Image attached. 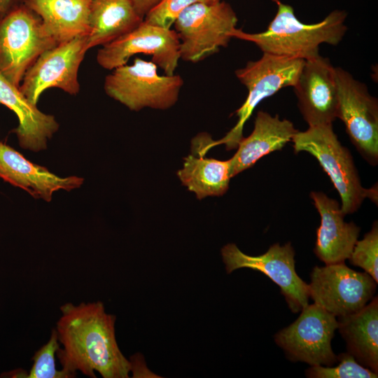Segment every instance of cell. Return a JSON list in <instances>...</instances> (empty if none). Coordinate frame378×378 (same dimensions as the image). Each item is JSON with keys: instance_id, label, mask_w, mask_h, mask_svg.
<instances>
[{"instance_id": "cell-1", "label": "cell", "mask_w": 378, "mask_h": 378, "mask_svg": "<svg viewBox=\"0 0 378 378\" xmlns=\"http://www.w3.org/2000/svg\"><path fill=\"white\" fill-rule=\"evenodd\" d=\"M59 309L55 329L62 347L56 356L62 370L71 378L77 371L91 378L95 371L104 378L129 377L132 364L118 345L115 316L106 313L102 302H66Z\"/></svg>"}, {"instance_id": "cell-2", "label": "cell", "mask_w": 378, "mask_h": 378, "mask_svg": "<svg viewBox=\"0 0 378 378\" xmlns=\"http://www.w3.org/2000/svg\"><path fill=\"white\" fill-rule=\"evenodd\" d=\"M273 1L277 12L265 31L246 33L236 28L232 38L253 43L265 53L306 60L320 55L322 43L337 46L347 31L344 10H334L319 22L305 24L296 18L291 6Z\"/></svg>"}, {"instance_id": "cell-3", "label": "cell", "mask_w": 378, "mask_h": 378, "mask_svg": "<svg viewBox=\"0 0 378 378\" xmlns=\"http://www.w3.org/2000/svg\"><path fill=\"white\" fill-rule=\"evenodd\" d=\"M292 141L295 153H310L329 176L340 194V207L344 215L356 211L366 197L377 200V188L366 189L362 186L353 158L338 140L332 125L298 131Z\"/></svg>"}, {"instance_id": "cell-4", "label": "cell", "mask_w": 378, "mask_h": 378, "mask_svg": "<svg viewBox=\"0 0 378 378\" xmlns=\"http://www.w3.org/2000/svg\"><path fill=\"white\" fill-rule=\"evenodd\" d=\"M304 61L263 52L259 59L249 61L244 67L237 69L235 76L246 88L248 95L234 112L238 118L235 125L222 139L215 141L211 138L206 145V150L209 151L220 144H225L227 150L237 148L244 137V126L256 106L281 89L293 87Z\"/></svg>"}, {"instance_id": "cell-5", "label": "cell", "mask_w": 378, "mask_h": 378, "mask_svg": "<svg viewBox=\"0 0 378 378\" xmlns=\"http://www.w3.org/2000/svg\"><path fill=\"white\" fill-rule=\"evenodd\" d=\"M157 68L152 61L136 58L131 65L111 70L104 79V91L131 111L167 109L178 101L184 82L179 75H160Z\"/></svg>"}, {"instance_id": "cell-6", "label": "cell", "mask_w": 378, "mask_h": 378, "mask_svg": "<svg viewBox=\"0 0 378 378\" xmlns=\"http://www.w3.org/2000/svg\"><path fill=\"white\" fill-rule=\"evenodd\" d=\"M238 18L225 1L196 3L183 10L174 25L180 43V57L198 62L227 46Z\"/></svg>"}, {"instance_id": "cell-7", "label": "cell", "mask_w": 378, "mask_h": 378, "mask_svg": "<svg viewBox=\"0 0 378 378\" xmlns=\"http://www.w3.org/2000/svg\"><path fill=\"white\" fill-rule=\"evenodd\" d=\"M56 46L41 18L24 4L0 19V72L18 87L38 57Z\"/></svg>"}, {"instance_id": "cell-8", "label": "cell", "mask_w": 378, "mask_h": 378, "mask_svg": "<svg viewBox=\"0 0 378 378\" xmlns=\"http://www.w3.org/2000/svg\"><path fill=\"white\" fill-rule=\"evenodd\" d=\"M300 312L293 323L275 334L276 344L293 362L332 366L337 361L331 346L338 327L336 316L314 303Z\"/></svg>"}, {"instance_id": "cell-9", "label": "cell", "mask_w": 378, "mask_h": 378, "mask_svg": "<svg viewBox=\"0 0 378 378\" xmlns=\"http://www.w3.org/2000/svg\"><path fill=\"white\" fill-rule=\"evenodd\" d=\"M338 115L352 144L372 165L378 162V102L363 83L335 67Z\"/></svg>"}, {"instance_id": "cell-10", "label": "cell", "mask_w": 378, "mask_h": 378, "mask_svg": "<svg viewBox=\"0 0 378 378\" xmlns=\"http://www.w3.org/2000/svg\"><path fill=\"white\" fill-rule=\"evenodd\" d=\"M310 278L309 298L336 317L363 308L373 298L377 284L365 272L355 271L344 262L315 266Z\"/></svg>"}, {"instance_id": "cell-11", "label": "cell", "mask_w": 378, "mask_h": 378, "mask_svg": "<svg viewBox=\"0 0 378 378\" xmlns=\"http://www.w3.org/2000/svg\"><path fill=\"white\" fill-rule=\"evenodd\" d=\"M227 274L241 268L262 272L279 288L290 311L295 314L309 304L308 284L295 271V251L290 242L281 246L272 244L263 254H245L234 244H227L221 249Z\"/></svg>"}, {"instance_id": "cell-12", "label": "cell", "mask_w": 378, "mask_h": 378, "mask_svg": "<svg viewBox=\"0 0 378 378\" xmlns=\"http://www.w3.org/2000/svg\"><path fill=\"white\" fill-rule=\"evenodd\" d=\"M88 50L85 35L46 50L26 71L20 90L36 105L41 94L49 88L77 94L80 91L78 69Z\"/></svg>"}, {"instance_id": "cell-13", "label": "cell", "mask_w": 378, "mask_h": 378, "mask_svg": "<svg viewBox=\"0 0 378 378\" xmlns=\"http://www.w3.org/2000/svg\"><path fill=\"white\" fill-rule=\"evenodd\" d=\"M180 43L175 30L143 22L131 31L107 43L97 51V62L102 68L113 70L126 64L139 53L151 55L152 62L165 75L172 76L180 57Z\"/></svg>"}, {"instance_id": "cell-14", "label": "cell", "mask_w": 378, "mask_h": 378, "mask_svg": "<svg viewBox=\"0 0 378 378\" xmlns=\"http://www.w3.org/2000/svg\"><path fill=\"white\" fill-rule=\"evenodd\" d=\"M334 69L330 59L320 55L306 59L293 87L300 111L309 127L332 125L337 118Z\"/></svg>"}, {"instance_id": "cell-15", "label": "cell", "mask_w": 378, "mask_h": 378, "mask_svg": "<svg viewBox=\"0 0 378 378\" xmlns=\"http://www.w3.org/2000/svg\"><path fill=\"white\" fill-rule=\"evenodd\" d=\"M310 197L321 216L314 253L326 265L344 262L358 240L360 227L354 222L344 221L345 215L337 200L322 192L313 191Z\"/></svg>"}, {"instance_id": "cell-16", "label": "cell", "mask_w": 378, "mask_h": 378, "mask_svg": "<svg viewBox=\"0 0 378 378\" xmlns=\"http://www.w3.org/2000/svg\"><path fill=\"white\" fill-rule=\"evenodd\" d=\"M0 177L27 191L36 199L50 202L55 192L80 188L81 177H60L44 167L26 159L20 153L0 141Z\"/></svg>"}, {"instance_id": "cell-17", "label": "cell", "mask_w": 378, "mask_h": 378, "mask_svg": "<svg viewBox=\"0 0 378 378\" xmlns=\"http://www.w3.org/2000/svg\"><path fill=\"white\" fill-rule=\"evenodd\" d=\"M0 104L17 115L19 125L13 130L20 147L38 152L47 148L48 141L59 125L52 115L41 111L16 86L0 72Z\"/></svg>"}, {"instance_id": "cell-18", "label": "cell", "mask_w": 378, "mask_h": 378, "mask_svg": "<svg viewBox=\"0 0 378 378\" xmlns=\"http://www.w3.org/2000/svg\"><path fill=\"white\" fill-rule=\"evenodd\" d=\"M292 122L259 111L251 134L240 141L230 158L232 178L251 167L262 157L281 150L298 132Z\"/></svg>"}, {"instance_id": "cell-19", "label": "cell", "mask_w": 378, "mask_h": 378, "mask_svg": "<svg viewBox=\"0 0 378 378\" xmlns=\"http://www.w3.org/2000/svg\"><path fill=\"white\" fill-rule=\"evenodd\" d=\"M337 330L347 352L361 365L378 372V298L358 311L339 316Z\"/></svg>"}, {"instance_id": "cell-20", "label": "cell", "mask_w": 378, "mask_h": 378, "mask_svg": "<svg viewBox=\"0 0 378 378\" xmlns=\"http://www.w3.org/2000/svg\"><path fill=\"white\" fill-rule=\"evenodd\" d=\"M91 0H24L57 44L88 35Z\"/></svg>"}, {"instance_id": "cell-21", "label": "cell", "mask_w": 378, "mask_h": 378, "mask_svg": "<svg viewBox=\"0 0 378 378\" xmlns=\"http://www.w3.org/2000/svg\"><path fill=\"white\" fill-rule=\"evenodd\" d=\"M143 20L131 0H91L88 49L113 41L135 29Z\"/></svg>"}, {"instance_id": "cell-22", "label": "cell", "mask_w": 378, "mask_h": 378, "mask_svg": "<svg viewBox=\"0 0 378 378\" xmlns=\"http://www.w3.org/2000/svg\"><path fill=\"white\" fill-rule=\"evenodd\" d=\"M183 160V168L177 172V176L198 200L221 196L227 192L232 178L230 159L219 160L192 153Z\"/></svg>"}, {"instance_id": "cell-23", "label": "cell", "mask_w": 378, "mask_h": 378, "mask_svg": "<svg viewBox=\"0 0 378 378\" xmlns=\"http://www.w3.org/2000/svg\"><path fill=\"white\" fill-rule=\"evenodd\" d=\"M336 367L314 365L307 369L309 378H377V374L359 364L349 352L337 356Z\"/></svg>"}, {"instance_id": "cell-24", "label": "cell", "mask_w": 378, "mask_h": 378, "mask_svg": "<svg viewBox=\"0 0 378 378\" xmlns=\"http://www.w3.org/2000/svg\"><path fill=\"white\" fill-rule=\"evenodd\" d=\"M349 262L359 267L378 282V225L374 222L372 229L361 240H357L348 258Z\"/></svg>"}, {"instance_id": "cell-25", "label": "cell", "mask_w": 378, "mask_h": 378, "mask_svg": "<svg viewBox=\"0 0 378 378\" xmlns=\"http://www.w3.org/2000/svg\"><path fill=\"white\" fill-rule=\"evenodd\" d=\"M59 347L57 330L53 328L48 342L33 356L34 363L27 378H71L66 372L56 368L55 356Z\"/></svg>"}, {"instance_id": "cell-26", "label": "cell", "mask_w": 378, "mask_h": 378, "mask_svg": "<svg viewBox=\"0 0 378 378\" xmlns=\"http://www.w3.org/2000/svg\"><path fill=\"white\" fill-rule=\"evenodd\" d=\"M215 0H161L144 18L148 24L171 29L180 13L196 3H212Z\"/></svg>"}, {"instance_id": "cell-27", "label": "cell", "mask_w": 378, "mask_h": 378, "mask_svg": "<svg viewBox=\"0 0 378 378\" xmlns=\"http://www.w3.org/2000/svg\"><path fill=\"white\" fill-rule=\"evenodd\" d=\"M161 0H131L138 15L144 18L145 15Z\"/></svg>"}, {"instance_id": "cell-28", "label": "cell", "mask_w": 378, "mask_h": 378, "mask_svg": "<svg viewBox=\"0 0 378 378\" xmlns=\"http://www.w3.org/2000/svg\"><path fill=\"white\" fill-rule=\"evenodd\" d=\"M24 0H0V19L10 10L23 4Z\"/></svg>"}, {"instance_id": "cell-29", "label": "cell", "mask_w": 378, "mask_h": 378, "mask_svg": "<svg viewBox=\"0 0 378 378\" xmlns=\"http://www.w3.org/2000/svg\"><path fill=\"white\" fill-rule=\"evenodd\" d=\"M215 1H221V0H215Z\"/></svg>"}]
</instances>
